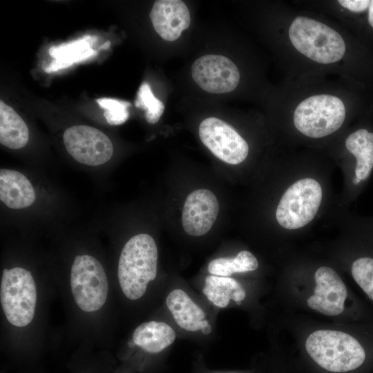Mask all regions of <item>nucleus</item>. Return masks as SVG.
<instances>
[{"label": "nucleus", "instance_id": "20e7f679", "mask_svg": "<svg viewBox=\"0 0 373 373\" xmlns=\"http://www.w3.org/2000/svg\"><path fill=\"white\" fill-rule=\"evenodd\" d=\"M0 300L8 321L16 327L28 325L34 318L37 290L30 271L22 267L5 269L1 281Z\"/></svg>", "mask_w": 373, "mask_h": 373}, {"label": "nucleus", "instance_id": "0eeeda50", "mask_svg": "<svg viewBox=\"0 0 373 373\" xmlns=\"http://www.w3.org/2000/svg\"><path fill=\"white\" fill-rule=\"evenodd\" d=\"M322 188L312 178H303L283 193L276 211L279 224L287 229L301 228L310 222L322 200Z\"/></svg>", "mask_w": 373, "mask_h": 373}, {"label": "nucleus", "instance_id": "1a4fd4ad", "mask_svg": "<svg viewBox=\"0 0 373 373\" xmlns=\"http://www.w3.org/2000/svg\"><path fill=\"white\" fill-rule=\"evenodd\" d=\"M68 153L77 162L88 166H98L112 157L113 146L101 131L86 125L67 128L63 136Z\"/></svg>", "mask_w": 373, "mask_h": 373}, {"label": "nucleus", "instance_id": "f257e3e1", "mask_svg": "<svg viewBox=\"0 0 373 373\" xmlns=\"http://www.w3.org/2000/svg\"><path fill=\"white\" fill-rule=\"evenodd\" d=\"M305 350L312 361L327 373H350L361 367L365 352L353 336L336 330H317L306 339Z\"/></svg>", "mask_w": 373, "mask_h": 373}, {"label": "nucleus", "instance_id": "a878e982", "mask_svg": "<svg viewBox=\"0 0 373 373\" xmlns=\"http://www.w3.org/2000/svg\"><path fill=\"white\" fill-rule=\"evenodd\" d=\"M369 14H368V21L370 26L373 28V1H370L369 6Z\"/></svg>", "mask_w": 373, "mask_h": 373}, {"label": "nucleus", "instance_id": "7ed1b4c3", "mask_svg": "<svg viewBox=\"0 0 373 373\" xmlns=\"http://www.w3.org/2000/svg\"><path fill=\"white\" fill-rule=\"evenodd\" d=\"M289 36L297 50L318 63L336 62L345 52V42L339 33L307 17L296 18L289 27Z\"/></svg>", "mask_w": 373, "mask_h": 373}, {"label": "nucleus", "instance_id": "9b49d317", "mask_svg": "<svg viewBox=\"0 0 373 373\" xmlns=\"http://www.w3.org/2000/svg\"><path fill=\"white\" fill-rule=\"evenodd\" d=\"M314 278L316 287L307 305L327 316L341 314L347 291L340 276L332 268L323 266L316 270Z\"/></svg>", "mask_w": 373, "mask_h": 373}, {"label": "nucleus", "instance_id": "a211bd4d", "mask_svg": "<svg viewBox=\"0 0 373 373\" xmlns=\"http://www.w3.org/2000/svg\"><path fill=\"white\" fill-rule=\"evenodd\" d=\"M202 291L216 306L226 307L230 300L238 305L245 298L246 292L242 285L231 277L207 276Z\"/></svg>", "mask_w": 373, "mask_h": 373}, {"label": "nucleus", "instance_id": "bb28decb", "mask_svg": "<svg viewBox=\"0 0 373 373\" xmlns=\"http://www.w3.org/2000/svg\"><path fill=\"white\" fill-rule=\"evenodd\" d=\"M211 331H212V327L209 325V323L205 327H204L202 329H201L202 333L205 335L209 334L211 332Z\"/></svg>", "mask_w": 373, "mask_h": 373}, {"label": "nucleus", "instance_id": "dca6fc26", "mask_svg": "<svg viewBox=\"0 0 373 373\" xmlns=\"http://www.w3.org/2000/svg\"><path fill=\"white\" fill-rule=\"evenodd\" d=\"M175 338V332L169 325L155 321L140 324L133 334L135 345L150 354L162 352L171 345Z\"/></svg>", "mask_w": 373, "mask_h": 373}, {"label": "nucleus", "instance_id": "412c9836", "mask_svg": "<svg viewBox=\"0 0 373 373\" xmlns=\"http://www.w3.org/2000/svg\"><path fill=\"white\" fill-rule=\"evenodd\" d=\"M258 267L256 258L249 251L244 250L231 258H218L212 260L208 265V271L214 276L229 277L235 273L256 270Z\"/></svg>", "mask_w": 373, "mask_h": 373}, {"label": "nucleus", "instance_id": "393cba45", "mask_svg": "<svg viewBox=\"0 0 373 373\" xmlns=\"http://www.w3.org/2000/svg\"><path fill=\"white\" fill-rule=\"evenodd\" d=\"M344 8L356 12H363L369 8L370 1L367 0H339Z\"/></svg>", "mask_w": 373, "mask_h": 373}, {"label": "nucleus", "instance_id": "39448f33", "mask_svg": "<svg viewBox=\"0 0 373 373\" xmlns=\"http://www.w3.org/2000/svg\"><path fill=\"white\" fill-rule=\"evenodd\" d=\"M345 117V106L338 97L318 95L298 104L294 113V124L306 136L319 138L337 131Z\"/></svg>", "mask_w": 373, "mask_h": 373}, {"label": "nucleus", "instance_id": "ddd939ff", "mask_svg": "<svg viewBox=\"0 0 373 373\" xmlns=\"http://www.w3.org/2000/svg\"><path fill=\"white\" fill-rule=\"evenodd\" d=\"M150 18L157 33L169 41L178 39L191 23L189 10L180 0L155 1Z\"/></svg>", "mask_w": 373, "mask_h": 373}, {"label": "nucleus", "instance_id": "cd10ccee", "mask_svg": "<svg viewBox=\"0 0 373 373\" xmlns=\"http://www.w3.org/2000/svg\"><path fill=\"white\" fill-rule=\"evenodd\" d=\"M361 180L360 179H358V178H356V177H355V178L353 179V183H354V184H358V183L361 182Z\"/></svg>", "mask_w": 373, "mask_h": 373}, {"label": "nucleus", "instance_id": "f8f14e48", "mask_svg": "<svg viewBox=\"0 0 373 373\" xmlns=\"http://www.w3.org/2000/svg\"><path fill=\"white\" fill-rule=\"evenodd\" d=\"M219 203L212 191L198 189L187 196L182 209V224L184 231L193 236L206 234L214 224Z\"/></svg>", "mask_w": 373, "mask_h": 373}, {"label": "nucleus", "instance_id": "6ab92c4d", "mask_svg": "<svg viewBox=\"0 0 373 373\" xmlns=\"http://www.w3.org/2000/svg\"><path fill=\"white\" fill-rule=\"evenodd\" d=\"M345 146L356 158V177L365 180L373 168V133L357 130L347 137Z\"/></svg>", "mask_w": 373, "mask_h": 373}, {"label": "nucleus", "instance_id": "5701e85b", "mask_svg": "<svg viewBox=\"0 0 373 373\" xmlns=\"http://www.w3.org/2000/svg\"><path fill=\"white\" fill-rule=\"evenodd\" d=\"M352 275L367 296L373 300V258L356 259L352 265Z\"/></svg>", "mask_w": 373, "mask_h": 373}, {"label": "nucleus", "instance_id": "f03ea898", "mask_svg": "<svg viewBox=\"0 0 373 373\" xmlns=\"http://www.w3.org/2000/svg\"><path fill=\"white\" fill-rule=\"evenodd\" d=\"M157 248L149 234L134 236L124 245L118 262L117 276L124 294L137 300L157 276Z\"/></svg>", "mask_w": 373, "mask_h": 373}, {"label": "nucleus", "instance_id": "4be33fe9", "mask_svg": "<svg viewBox=\"0 0 373 373\" xmlns=\"http://www.w3.org/2000/svg\"><path fill=\"white\" fill-rule=\"evenodd\" d=\"M135 104L145 110L146 119L150 124L157 122L164 111V104L154 95L147 82L140 85Z\"/></svg>", "mask_w": 373, "mask_h": 373}, {"label": "nucleus", "instance_id": "aec40b11", "mask_svg": "<svg viewBox=\"0 0 373 373\" xmlns=\"http://www.w3.org/2000/svg\"><path fill=\"white\" fill-rule=\"evenodd\" d=\"M94 51L86 39H79L50 48L49 54L55 59L46 71H55L66 68L73 63L82 61L92 55Z\"/></svg>", "mask_w": 373, "mask_h": 373}, {"label": "nucleus", "instance_id": "4468645a", "mask_svg": "<svg viewBox=\"0 0 373 373\" xmlns=\"http://www.w3.org/2000/svg\"><path fill=\"white\" fill-rule=\"evenodd\" d=\"M35 189L28 179L17 171H0V199L8 207L19 209L30 206L35 200Z\"/></svg>", "mask_w": 373, "mask_h": 373}, {"label": "nucleus", "instance_id": "f3484780", "mask_svg": "<svg viewBox=\"0 0 373 373\" xmlns=\"http://www.w3.org/2000/svg\"><path fill=\"white\" fill-rule=\"evenodd\" d=\"M29 139L28 128L10 106L0 101V142L12 149L25 146Z\"/></svg>", "mask_w": 373, "mask_h": 373}, {"label": "nucleus", "instance_id": "2eb2a0df", "mask_svg": "<svg viewBox=\"0 0 373 373\" xmlns=\"http://www.w3.org/2000/svg\"><path fill=\"white\" fill-rule=\"evenodd\" d=\"M166 304L176 323L182 329L195 332L209 324L205 314L183 290L177 289L167 296Z\"/></svg>", "mask_w": 373, "mask_h": 373}, {"label": "nucleus", "instance_id": "6e6552de", "mask_svg": "<svg viewBox=\"0 0 373 373\" xmlns=\"http://www.w3.org/2000/svg\"><path fill=\"white\" fill-rule=\"evenodd\" d=\"M199 136L216 157L227 164H238L248 155L247 142L231 125L218 118L204 119L199 126Z\"/></svg>", "mask_w": 373, "mask_h": 373}, {"label": "nucleus", "instance_id": "b1692460", "mask_svg": "<svg viewBox=\"0 0 373 373\" xmlns=\"http://www.w3.org/2000/svg\"><path fill=\"white\" fill-rule=\"evenodd\" d=\"M96 102L104 110V116L110 125H120L128 119L130 103L106 97L99 98Z\"/></svg>", "mask_w": 373, "mask_h": 373}, {"label": "nucleus", "instance_id": "9d476101", "mask_svg": "<svg viewBox=\"0 0 373 373\" xmlns=\"http://www.w3.org/2000/svg\"><path fill=\"white\" fill-rule=\"evenodd\" d=\"M194 82L204 90L225 93L233 90L240 81V72L229 58L207 55L197 59L191 66Z\"/></svg>", "mask_w": 373, "mask_h": 373}, {"label": "nucleus", "instance_id": "423d86ee", "mask_svg": "<svg viewBox=\"0 0 373 373\" xmlns=\"http://www.w3.org/2000/svg\"><path fill=\"white\" fill-rule=\"evenodd\" d=\"M70 287L74 300L84 312L99 310L106 303L108 284L102 264L90 255H78L70 271Z\"/></svg>", "mask_w": 373, "mask_h": 373}]
</instances>
